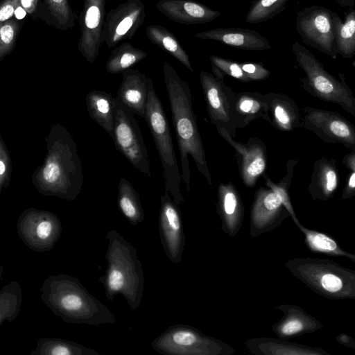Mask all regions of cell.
<instances>
[{
	"label": "cell",
	"mask_w": 355,
	"mask_h": 355,
	"mask_svg": "<svg viewBox=\"0 0 355 355\" xmlns=\"http://www.w3.org/2000/svg\"><path fill=\"white\" fill-rule=\"evenodd\" d=\"M340 6L352 8L354 6V0H334Z\"/></svg>",
	"instance_id": "46"
},
{
	"label": "cell",
	"mask_w": 355,
	"mask_h": 355,
	"mask_svg": "<svg viewBox=\"0 0 355 355\" xmlns=\"http://www.w3.org/2000/svg\"><path fill=\"white\" fill-rule=\"evenodd\" d=\"M22 300V289L17 281L8 282L0 290V327L6 321L17 318Z\"/></svg>",
	"instance_id": "30"
},
{
	"label": "cell",
	"mask_w": 355,
	"mask_h": 355,
	"mask_svg": "<svg viewBox=\"0 0 355 355\" xmlns=\"http://www.w3.org/2000/svg\"><path fill=\"white\" fill-rule=\"evenodd\" d=\"M145 120L149 127L163 168L165 191L177 205L184 202L181 193V174L178 164L170 127L162 104L149 78Z\"/></svg>",
	"instance_id": "6"
},
{
	"label": "cell",
	"mask_w": 355,
	"mask_h": 355,
	"mask_svg": "<svg viewBox=\"0 0 355 355\" xmlns=\"http://www.w3.org/2000/svg\"><path fill=\"white\" fill-rule=\"evenodd\" d=\"M339 182L337 160L320 157L313 164L309 192L314 200H327L335 193Z\"/></svg>",
	"instance_id": "20"
},
{
	"label": "cell",
	"mask_w": 355,
	"mask_h": 355,
	"mask_svg": "<svg viewBox=\"0 0 355 355\" xmlns=\"http://www.w3.org/2000/svg\"><path fill=\"white\" fill-rule=\"evenodd\" d=\"M305 318L304 316H293L288 318L282 322L277 328V332L283 336H291L299 334L305 331Z\"/></svg>",
	"instance_id": "40"
},
{
	"label": "cell",
	"mask_w": 355,
	"mask_h": 355,
	"mask_svg": "<svg viewBox=\"0 0 355 355\" xmlns=\"http://www.w3.org/2000/svg\"><path fill=\"white\" fill-rule=\"evenodd\" d=\"M335 12L322 6L313 5L296 13L298 35L309 46L336 59L338 55L335 40Z\"/></svg>",
	"instance_id": "8"
},
{
	"label": "cell",
	"mask_w": 355,
	"mask_h": 355,
	"mask_svg": "<svg viewBox=\"0 0 355 355\" xmlns=\"http://www.w3.org/2000/svg\"><path fill=\"white\" fill-rule=\"evenodd\" d=\"M302 128L313 132L327 143L341 144L355 150L354 125L338 113L306 107L301 116Z\"/></svg>",
	"instance_id": "11"
},
{
	"label": "cell",
	"mask_w": 355,
	"mask_h": 355,
	"mask_svg": "<svg viewBox=\"0 0 355 355\" xmlns=\"http://www.w3.org/2000/svg\"><path fill=\"white\" fill-rule=\"evenodd\" d=\"M105 3L106 0H84L80 17V35L78 49L84 58L91 64L98 58L102 44Z\"/></svg>",
	"instance_id": "16"
},
{
	"label": "cell",
	"mask_w": 355,
	"mask_h": 355,
	"mask_svg": "<svg viewBox=\"0 0 355 355\" xmlns=\"http://www.w3.org/2000/svg\"><path fill=\"white\" fill-rule=\"evenodd\" d=\"M317 282L324 291L329 293H338L344 287V281L341 276L336 272L328 271L322 275L319 274Z\"/></svg>",
	"instance_id": "39"
},
{
	"label": "cell",
	"mask_w": 355,
	"mask_h": 355,
	"mask_svg": "<svg viewBox=\"0 0 355 355\" xmlns=\"http://www.w3.org/2000/svg\"><path fill=\"white\" fill-rule=\"evenodd\" d=\"M290 0H253L245 21L259 24L268 21L282 12Z\"/></svg>",
	"instance_id": "33"
},
{
	"label": "cell",
	"mask_w": 355,
	"mask_h": 355,
	"mask_svg": "<svg viewBox=\"0 0 355 355\" xmlns=\"http://www.w3.org/2000/svg\"><path fill=\"white\" fill-rule=\"evenodd\" d=\"M233 117L236 128H243L252 121L260 118L270 123L266 95L257 92L235 94Z\"/></svg>",
	"instance_id": "21"
},
{
	"label": "cell",
	"mask_w": 355,
	"mask_h": 355,
	"mask_svg": "<svg viewBox=\"0 0 355 355\" xmlns=\"http://www.w3.org/2000/svg\"><path fill=\"white\" fill-rule=\"evenodd\" d=\"M342 163L350 171H355V150H351L342 159Z\"/></svg>",
	"instance_id": "44"
},
{
	"label": "cell",
	"mask_w": 355,
	"mask_h": 355,
	"mask_svg": "<svg viewBox=\"0 0 355 355\" xmlns=\"http://www.w3.org/2000/svg\"><path fill=\"white\" fill-rule=\"evenodd\" d=\"M38 0H20L21 6L28 13H33L37 8Z\"/></svg>",
	"instance_id": "45"
},
{
	"label": "cell",
	"mask_w": 355,
	"mask_h": 355,
	"mask_svg": "<svg viewBox=\"0 0 355 355\" xmlns=\"http://www.w3.org/2000/svg\"><path fill=\"white\" fill-rule=\"evenodd\" d=\"M146 35L153 44L166 51L189 71L193 72L194 70L187 51L175 35L166 27L150 24L146 28Z\"/></svg>",
	"instance_id": "25"
},
{
	"label": "cell",
	"mask_w": 355,
	"mask_h": 355,
	"mask_svg": "<svg viewBox=\"0 0 355 355\" xmlns=\"http://www.w3.org/2000/svg\"><path fill=\"white\" fill-rule=\"evenodd\" d=\"M83 345L58 338H41L31 355H101Z\"/></svg>",
	"instance_id": "27"
},
{
	"label": "cell",
	"mask_w": 355,
	"mask_h": 355,
	"mask_svg": "<svg viewBox=\"0 0 355 355\" xmlns=\"http://www.w3.org/2000/svg\"><path fill=\"white\" fill-rule=\"evenodd\" d=\"M240 66L250 82L266 80L270 75V71L259 62H241Z\"/></svg>",
	"instance_id": "41"
},
{
	"label": "cell",
	"mask_w": 355,
	"mask_h": 355,
	"mask_svg": "<svg viewBox=\"0 0 355 355\" xmlns=\"http://www.w3.org/2000/svg\"><path fill=\"white\" fill-rule=\"evenodd\" d=\"M163 75L180 151L181 180L186 185L187 191H189L191 172L189 156H191L198 170L205 178L207 183L212 186L211 177L193 108L190 87L168 62L164 63Z\"/></svg>",
	"instance_id": "2"
},
{
	"label": "cell",
	"mask_w": 355,
	"mask_h": 355,
	"mask_svg": "<svg viewBox=\"0 0 355 355\" xmlns=\"http://www.w3.org/2000/svg\"><path fill=\"white\" fill-rule=\"evenodd\" d=\"M219 135L235 150L239 171L243 183L248 187H253L267 167V148L262 140L250 137L246 143L234 140L223 128L216 127Z\"/></svg>",
	"instance_id": "14"
},
{
	"label": "cell",
	"mask_w": 355,
	"mask_h": 355,
	"mask_svg": "<svg viewBox=\"0 0 355 355\" xmlns=\"http://www.w3.org/2000/svg\"><path fill=\"white\" fill-rule=\"evenodd\" d=\"M218 209L228 222L238 218L243 211V205L239 191L231 182L219 183L218 186Z\"/></svg>",
	"instance_id": "31"
},
{
	"label": "cell",
	"mask_w": 355,
	"mask_h": 355,
	"mask_svg": "<svg viewBox=\"0 0 355 355\" xmlns=\"http://www.w3.org/2000/svg\"><path fill=\"white\" fill-rule=\"evenodd\" d=\"M299 160L291 159L286 164V174L278 182H274L266 174L262 175L265 180L266 186L272 189L279 196L282 205L286 208L288 214L292 216L296 224H298L293 207L292 206L289 188L292 182L294 171Z\"/></svg>",
	"instance_id": "32"
},
{
	"label": "cell",
	"mask_w": 355,
	"mask_h": 355,
	"mask_svg": "<svg viewBox=\"0 0 355 355\" xmlns=\"http://www.w3.org/2000/svg\"><path fill=\"white\" fill-rule=\"evenodd\" d=\"M46 154L31 176L37 191L69 201L76 199L83 184V173L76 144L68 130L53 125L45 138Z\"/></svg>",
	"instance_id": "1"
},
{
	"label": "cell",
	"mask_w": 355,
	"mask_h": 355,
	"mask_svg": "<svg viewBox=\"0 0 355 355\" xmlns=\"http://www.w3.org/2000/svg\"><path fill=\"white\" fill-rule=\"evenodd\" d=\"M146 19L141 0H127L112 9L105 16L101 42L109 49L123 40L131 39Z\"/></svg>",
	"instance_id": "13"
},
{
	"label": "cell",
	"mask_w": 355,
	"mask_h": 355,
	"mask_svg": "<svg viewBox=\"0 0 355 355\" xmlns=\"http://www.w3.org/2000/svg\"><path fill=\"white\" fill-rule=\"evenodd\" d=\"M285 214L288 212L272 189L261 187L257 190L251 211L254 225H269Z\"/></svg>",
	"instance_id": "24"
},
{
	"label": "cell",
	"mask_w": 355,
	"mask_h": 355,
	"mask_svg": "<svg viewBox=\"0 0 355 355\" xmlns=\"http://www.w3.org/2000/svg\"><path fill=\"white\" fill-rule=\"evenodd\" d=\"M12 159L7 145L0 134V197L3 189L10 184L12 174Z\"/></svg>",
	"instance_id": "38"
},
{
	"label": "cell",
	"mask_w": 355,
	"mask_h": 355,
	"mask_svg": "<svg viewBox=\"0 0 355 355\" xmlns=\"http://www.w3.org/2000/svg\"><path fill=\"white\" fill-rule=\"evenodd\" d=\"M21 6H19L15 12V14L18 19L24 17L26 15V10Z\"/></svg>",
	"instance_id": "47"
},
{
	"label": "cell",
	"mask_w": 355,
	"mask_h": 355,
	"mask_svg": "<svg viewBox=\"0 0 355 355\" xmlns=\"http://www.w3.org/2000/svg\"><path fill=\"white\" fill-rule=\"evenodd\" d=\"M17 232L23 243L31 250H51L60 239L62 226L51 211L30 207L24 209L17 221Z\"/></svg>",
	"instance_id": "9"
},
{
	"label": "cell",
	"mask_w": 355,
	"mask_h": 355,
	"mask_svg": "<svg viewBox=\"0 0 355 355\" xmlns=\"http://www.w3.org/2000/svg\"><path fill=\"white\" fill-rule=\"evenodd\" d=\"M265 95L271 125L280 131L286 132L302 128V115L291 98L275 92H269Z\"/></svg>",
	"instance_id": "22"
},
{
	"label": "cell",
	"mask_w": 355,
	"mask_h": 355,
	"mask_svg": "<svg viewBox=\"0 0 355 355\" xmlns=\"http://www.w3.org/2000/svg\"><path fill=\"white\" fill-rule=\"evenodd\" d=\"M105 238L108 242L105 253L107 264L98 281L110 301L120 294L130 309L135 311L144 292V271L137 250L116 230L108 231Z\"/></svg>",
	"instance_id": "4"
},
{
	"label": "cell",
	"mask_w": 355,
	"mask_h": 355,
	"mask_svg": "<svg viewBox=\"0 0 355 355\" xmlns=\"http://www.w3.org/2000/svg\"><path fill=\"white\" fill-rule=\"evenodd\" d=\"M194 36L247 51H261L271 48L269 41L263 35L256 31L240 27L216 28L197 33Z\"/></svg>",
	"instance_id": "18"
},
{
	"label": "cell",
	"mask_w": 355,
	"mask_h": 355,
	"mask_svg": "<svg viewBox=\"0 0 355 355\" xmlns=\"http://www.w3.org/2000/svg\"><path fill=\"white\" fill-rule=\"evenodd\" d=\"M40 291L42 302L65 322L98 327L116 322L110 310L76 277L64 273L49 276Z\"/></svg>",
	"instance_id": "3"
},
{
	"label": "cell",
	"mask_w": 355,
	"mask_h": 355,
	"mask_svg": "<svg viewBox=\"0 0 355 355\" xmlns=\"http://www.w3.org/2000/svg\"><path fill=\"white\" fill-rule=\"evenodd\" d=\"M3 272V268L1 265H0V279L1 278Z\"/></svg>",
	"instance_id": "48"
},
{
	"label": "cell",
	"mask_w": 355,
	"mask_h": 355,
	"mask_svg": "<svg viewBox=\"0 0 355 355\" xmlns=\"http://www.w3.org/2000/svg\"><path fill=\"white\" fill-rule=\"evenodd\" d=\"M117 205L130 224L136 226L144 221L145 214L139 194L124 178L120 179L118 184Z\"/></svg>",
	"instance_id": "26"
},
{
	"label": "cell",
	"mask_w": 355,
	"mask_h": 355,
	"mask_svg": "<svg viewBox=\"0 0 355 355\" xmlns=\"http://www.w3.org/2000/svg\"><path fill=\"white\" fill-rule=\"evenodd\" d=\"M335 40L338 55L351 58L355 55V10L349 8L345 21L334 15Z\"/></svg>",
	"instance_id": "28"
},
{
	"label": "cell",
	"mask_w": 355,
	"mask_h": 355,
	"mask_svg": "<svg viewBox=\"0 0 355 355\" xmlns=\"http://www.w3.org/2000/svg\"><path fill=\"white\" fill-rule=\"evenodd\" d=\"M209 60L213 75L217 78L224 79L225 76H229L242 83L250 82L242 70L239 62L217 55H211Z\"/></svg>",
	"instance_id": "35"
},
{
	"label": "cell",
	"mask_w": 355,
	"mask_h": 355,
	"mask_svg": "<svg viewBox=\"0 0 355 355\" xmlns=\"http://www.w3.org/2000/svg\"><path fill=\"white\" fill-rule=\"evenodd\" d=\"M200 80L209 117L216 127L225 128L233 137L236 127L233 117L235 92L226 85L224 79L201 71Z\"/></svg>",
	"instance_id": "12"
},
{
	"label": "cell",
	"mask_w": 355,
	"mask_h": 355,
	"mask_svg": "<svg viewBox=\"0 0 355 355\" xmlns=\"http://www.w3.org/2000/svg\"><path fill=\"white\" fill-rule=\"evenodd\" d=\"M156 8L168 19L187 25L209 23L220 15V11L193 0H159Z\"/></svg>",
	"instance_id": "17"
},
{
	"label": "cell",
	"mask_w": 355,
	"mask_h": 355,
	"mask_svg": "<svg viewBox=\"0 0 355 355\" xmlns=\"http://www.w3.org/2000/svg\"><path fill=\"white\" fill-rule=\"evenodd\" d=\"M20 6V0H3L0 4V22L10 19Z\"/></svg>",
	"instance_id": "42"
},
{
	"label": "cell",
	"mask_w": 355,
	"mask_h": 355,
	"mask_svg": "<svg viewBox=\"0 0 355 355\" xmlns=\"http://www.w3.org/2000/svg\"><path fill=\"white\" fill-rule=\"evenodd\" d=\"M160 202L158 224L161 243L168 259L178 264L185 246L181 213L168 192L164 191Z\"/></svg>",
	"instance_id": "15"
},
{
	"label": "cell",
	"mask_w": 355,
	"mask_h": 355,
	"mask_svg": "<svg viewBox=\"0 0 355 355\" xmlns=\"http://www.w3.org/2000/svg\"><path fill=\"white\" fill-rule=\"evenodd\" d=\"M58 26L62 29L74 25L75 15L68 0H45Z\"/></svg>",
	"instance_id": "36"
},
{
	"label": "cell",
	"mask_w": 355,
	"mask_h": 355,
	"mask_svg": "<svg viewBox=\"0 0 355 355\" xmlns=\"http://www.w3.org/2000/svg\"><path fill=\"white\" fill-rule=\"evenodd\" d=\"M148 53L132 44L124 42L114 48L105 64V69L110 73H122L132 66L140 62Z\"/></svg>",
	"instance_id": "29"
},
{
	"label": "cell",
	"mask_w": 355,
	"mask_h": 355,
	"mask_svg": "<svg viewBox=\"0 0 355 355\" xmlns=\"http://www.w3.org/2000/svg\"><path fill=\"white\" fill-rule=\"evenodd\" d=\"M17 20L10 18L0 22V61L12 49L19 33Z\"/></svg>",
	"instance_id": "37"
},
{
	"label": "cell",
	"mask_w": 355,
	"mask_h": 355,
	"mask_svg": "<svg viewBox=\"0 0 355 355\" xmlns=\"http://www.w3.org/2000/svg\"><path fill=\"white\" fill-rule=\"evenodd\" d=\"M151 346L164 355H212L220 349L217 340L193 327L180 324L168 327L152 341Z\"/></svg>",
	"instance_id": "10"
},
{
	"label": "cell",
	"mask_w": 355,
	"mask_h": 355,
	"mask_svg": "<svg viewBox=\"0 0 355 355\" xmlns=\"http://www.w3.org/2000/svg\"><path fill=\"white\" fill-rule=\"evenodd\" d=\"M306 237V242L312 250L327 253L329 254L346 255L347 253L340 250L336 242L324 234L306 229L300 224H297Z\"/></svg>",
	"instance_id": "34"
},
{
	"label": "cell",
	"mask_w": 355,
	"mask_h": 355,
	"mask_svg": "<svg viewBox=\"0 0 355 355\" xmlns=\"http://www.w3.org/2000/svg\"><path fill=\"white\" fill-rule=\"evenodd\" d=\"M112 139L135 169L151 178L148 154L135 114L116 98Z\"/></svg>",
	"instance_id": "7"
},
{
	"label": "cell",
	"mask_w": 355,
	"mask_h": 355,
	"mask_svg": "<svg viewBox=\"0 0 355 355\" xmlns=\"http://www.w3.org/2000/svg\"><path fill=\"white\" fill-rule=\"evenodd\" d=\"M355 193V171H350L348 174L345 187L343 191L342 198L344 200L354 197Z\"/></svg>",
	"instance_id": "43"
},
{
	"label": "cell",
	"mask_w": 355,
	"mask_h": 355,
	"mask_svg": "<svg viewBox=\"0 0 355 355\" xmlns=\"http://www.w3.org/2000/svg\"><path fill=\"white\" fill-rule=\"evenodd\" d=\"M121 73L122 82L115 98L135 115L145 119L149 78L131 68Z\"/></svg>",
	"instance_id": "19"
},
{
	"label": "cell",
	"mask_w": 355,
	"mask_h": 355,
	"mask_svg": "<svg viewBox=\"0 0 355 355\" xmlns=\"http://www.w3.org/2000/svg\"><path fill=\"white\" fill-rule=\"evenodd\" d=\"M292 51L305 74L301 80L303 89L323 101L340 105L355 116V97L345 76L340 73L338 80L330 74L315 56L297 42L292 44Z\"/></svg>",
	"instance_id": "5"
},
{
	"label": "cell",
	"mask_w": 355,
	"mask_h": 355,
	"mask_svg": "<svg viewBox=\"0 0 355 355\" xmlns=\"http://www.w3.org/2000/svg\"><path fill=\"white\" fill-rule=\"evenodd\" d=\"M85 101L89 116L112 138L116 98L104 91L92 90Z\"/></svg>",
	"instance_id": "23"
}]
</instances>
